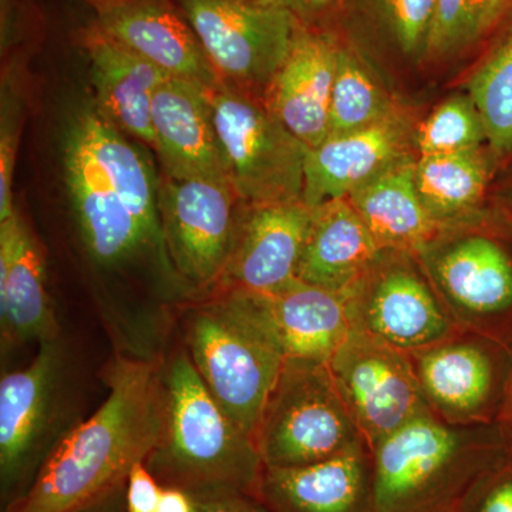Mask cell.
Wrapping results in <instances>:
<instances>
[{"mask_svg": "<svg viewBox=\"0 0 512 512\" xmlns=\"http://www.w3.org/2000/svg\"><path fill=\"white\" fill-rule=\"evenodd\" d=\"M106 400L43 457L3 512H80L127 484L164 429V380L151 360L117 357Z\"/></svg>", "mask_w": 512, "mask_h": 512, "instance_id": "obj_1", "label": "cell"}, {"mask_svg": "<svg viewBox=\"0 0 512 512\" xmlns=\"http://www.w3.org/2000/svg\"><path fill=\"white\" fill-rule=\"evenodd\" d=\"M164 380V429L146 460L163 487L194 495L258 497L264 463L255 440L222 410L190 357H175Z\"/></svg>", "mask_w": 512, "mask_h": 512, "instance_id": "obj_2", "label": "cell"}, {"mask_svg": "<svg viewBox=\"0 0 512 512\" xmlns=\"http://www.w3.org/2000/svg\"><path fill=\"white\" fill-rule=\"evenodd\" d=\"M507 444L500 424L458 427L420 414L370 451L376 512H458Z\"/></svg>", "mask_w": 512, "mask_h": 512, "instance_id": "obj_3", "label": "cell"}, {"mask_svg": "<svg viewBox=\"0 0 512 512\" xmlns=\"http://www.w3.org/2000/svg\"><path fill=\"white\" fill-rule=\"evenodd\" d=\"M190 359L231 420L255 440L286 355L268 296L220 289L188 320Z\"/></svg>", "mask_w": 512, "mask_h": 512, "instance_id": "obj_4", "label": "cell"}, {"mask_svg": "<svg viewBox=\"0 0 512 512\" xmlns=\"http://www.w3.org/2000/svg\"><path fill=\"white\" fill-rule=\"evenodd\" d=\"M255 444L264 467L309 466L365 444L328 363L286 359L265 404Z\"/></svg>", "mask_w": 512, "mask_h": 512, "instance_id": "obj_5", "label": "cell"}, {"mask_svg": "<svg viewBox=\"0 0 512 512\" xmlns=\"http://www.w3.org/2000/svg\"><path fill=\"white\" fill-rule=\"evenodd\" d=\"M205 90L225 175L239 204L302 201L309 147L254 94L225 83Z\"/></svg>", "mask_w": 512, "mask_h": 512, "instance_id": "obj_6", "label": "cell"}, {"mask_svg": "<svg viewBox=\"0 0 512 512\" xmlns=\"http://www.w3.org/2000/svg\"><path fill=\"white\" fill-rule=\"evenodd\" d=\"M410 356L437 419L458 427L498 424L512 366L510 342L460 329Z\"/></svg>", "mask_w": 512, "mask_h": 512, "instance_id": "obj_7", "label": "cell"}, {"mask_svg": "<svg viewBox=\"0 0 512 512\" xmlns=\"http://www.w3.org/2000/svg\"><path fill=\"white\" fill-rule=\"evenodd\" d=\"M181 9L221 82L254 96L264 97L301 28L281 6L181 0Z\"/></svg>", "mask_w": 512, "mask_h": 512, "instance_id": "obj_8", "label": "cell"}, {"mask_svg": "<svg viewBox=\"0 0 512 512\" xmlns=\"http://www.w3.org/2000/svg\"><path fill=\"white\" fill-rule=\"evenodd\" d=\"M350 325L406 353L454 335V322L419 259L383 251L379 261L348 291Z\"/></svg>", "mask_w": 512, "mask_h": 512, "instance_id": "obj_9", "label": "cell"}, {"mask_svg": "<svg viewBox=\"0 0 512 512\" xmlns=\"http://www.w3.org/2000/svg\"><path fill=\"white\" fill-rule=\"evenodd\" d=\"M416 256L461 329L508 342L500 329L512 315V258L497 239L476 228L457 229Z\"/></svg>", "mask_w": 512, "mask_h": 512, "instance_id": "obj_10", "label": "cell"}, {"mask_svg": "<svg viewBox=\"0 0 512 512\" xmlns=\"http://www.w3.org/2000/svg\"><path fill=\"white\" fill-rule=\"evenodd\" d=\"M369 451L420 414L430 412L410 353L352 329L328 363Z\"/></svg>", "mask_w": 512, "mask_h": 512, "instance_id": "obj_11", "label": "cell"}, {"mask_svg": "<svg viewBox=\"0 0 512 512\" xmlns=\"http://www.w3.org/2000/svg\"><path fill=\"white\" fill-rule=\"evenodd\" d=\"M239 200L228 181L168 177L158 185L165 252L195 288L220 282L237 232Z\"/></svg>", "mask_w": 512, "mask_h": 512, "instance_id": "obj_12", "label": "cell"}, {"mask_svg": "<svg viewBox=\"0 0 512 512\" xmlns=\"http://www.w3.org/2000/svg\"><path fill=\"white\" fill-rule=\"evenodd\" d=\"M313 208L303 201L242 205L228 264L215 291L271 296L298 279Z\"/></svg>", "mask_w": 512, "mask_h": 512, "instance_id": "obj_13", "label": "cell"}, {"mask_svg": "<svg viewBox=\"0 0 512 512\" xmlns=\"http://www.w3.org/2000/svg\"><path fill=\"white\" fill-rule=\"evenodd\" d=\"M62 367L56 339L40 342L28 367L8 373L0 382V484L3 508L25 493L42 464L53 392Z\"/></svg>", "mask_w": 512, "mask_h": 512, "instance_id": "obj_14", "label": "cell"}, {"mask_svg": "<svg viewBox=\"0 0 512 512\" xmlns=\"http://www.w3.org/2000/svg\"><path fill=\"white\" fill-rule=\"evenodd\" d=\"M412 121L403 109L352 133L329 136L309 148L303 175L302 201L316 208L346 198L397 165L414 160Z\"/></svg>", "mask_w": 512, "mask_h": 512, "instance_id": "obj_15", "label": "cell"}, {"mask_svg": "<svg viewBox=\"0 0 512 512\" xmlns=\"http://www.w3.org/2000/svg\"><path fill=\"white\" fill-rule=\"evenodd\" d=\"M339 52L335 37L301 25L291 52L262 97L266 109L309 148L329 136Z\"/></svg>", "mask_w": 512, "mask_h": 512, "instance_id": "obj_16", "label": "cell"}, {"mask_svg": "<svg viewBox=\"0 0 512 512\" xmlns=\"http://www.w3.org/2000/svg\"><path fill=\"white\" fill-rule=\"evenodd\" d=\"M97 26L114 42L170 77L215 87L220 76L188 20L165 0H130L99 13Z\"/></svg>", "mask_w": 512, "mask_h": 512, "instance_id": "obj_17", "label": "cell"}, {"mask_svg": "<svg viewBox=\"0 0 512 512\" xmlns=\"http://www.w3.org/2000/svg\"><path fill=\"white\" fill-rule=\"evenodd\" d=\"M258 497L271 512H376L369 448L309 466L264 467Z\"/></svg>", "mask_w": 512, "mask_h": 512, "instance_id": "obj_18", "label": "cell"}, {"mask_svg": "<svg viewBox=\"0 0 512 512\" xmlns=\"http://www.w3.org/2000/svg\"><path fill=\"white\" fill-rule=\"evenodd\" d=\"M151 126L168 177L228 181L204 86L177 77L164 80L154 94Z\"/></svg>", "mask_w": 512, "mask_h": 512, "instance_id": "obj_19", "label": "cell"}, {"mask_svg": "<svg viewBox=\"0 0 512 512\" xmlns=\"http://www.w3.org/2000/svg\"><path fill=\"white\" fill-rule=\"evenodd\" d=\"M64 175L87 251L97 264L119 266L153 248L120 195L97 174L82 148L64 137Z\"/></svg>", "mask_w": 512, "mask_h": 512, "instance_id": "obj_20", "label": "cell"}, {"mask_svg": "<svg viewBox=\"0 0 512 512\" xmlns=\"http://www.w3.org/2000/svg\"><path fill=\"white\" fill-rule=\"evenodd\" d=\"M66 136L79 144L94 170L133 212L153 248L164 254L158 185L143 154L128 143L119 128L110 123L96 106L84 107L74 114Z\"/></svg>", "mask_w": 512, "mask_h": 512, "instance_id": "obj_21", "label": "cell"}, {"mask_svg": "<svg viewBox=\"0 0 512 512\" xmlns=\"http://www.w3.org/2000/svg\"><path fill=\"white\" fill-rule=\"evenodd\" d=\"M82 45L90 60L97 109L121 133L154 148L151 107L158 87L170 76L97 25L84 30Z\"/></svg>", "mask_w": 512, "mask_h": 512, "instance_id": "obj_22", "label": "cell"}, {"mask_svg": "<svg viewBox=\"0 0 512 512\" xmlns=\"http://www.w3.org/2000/svg\"><path fill=\"white\" fill-rule=\"evenodd\" d=\"M382 254L348 198H339L313 208L298 279L329 291L348 292Z\"/></svg>", "mask_w": 512, "mask_h": 512, "instance_id": "obj_23", "label": "cell"}, {"mask_svg": "<svg viewBox=\"0 0 512 512\" xmlns=\"http://www.w3.org/2000/svg\"><path fill=\"white\" fill-rule=\"evenodd\" d=\"M0 315L3 333L12 338L56 339L45 258L18 212L0 222Z\"/></svg>", "mask_w": 512, "mask_h": 512, "instance_id": "obj_24", "label": "cell"}, {"mask_svg": "<svg viewBox=\"0 0 512 512\" xmlns=\"http://www.w3.org/2000/svg\"><path fill=\"white\" fill-rule=\"evenodd\" d=\"M414 167L416 158L386 171L346 197L382 251L417 255L450 232L421 201Z\"/></svg>", "mask_w": 512, "mask_h": 512, "instance_id": "obj_25", "label": "cell"}, {"mask_svg": "<svg viewBox=\"0 0 512 512\" xmlns=\"http://www.w3.org/2000/svg\"><path fill=\"white\" fill-rule=\"evenodd\" d=\"M268 299L286 359L329 363L352 330L348 292L296 279Z\"/></svg>", "mask_w": 512, "mask_h": 512, "instance_id": "obj_26", "label": "cell"}, {"mask_svg": "<svg viewBox=\"0 0 512 512\" xmlns=\"http://www.w3.org/2000/svg\"><path fill=\"white\" fill-rule=\"evenodd\" d=\"M495 164L488 147L417 157L414 178L421 201L450 231L476 228Z\"/></svg>", "mask_w": 512, "mask_h": 512, "instance_id": "obj_27", "label": "cell"}, {"mask_svg": "<svg viewBox=\"0 0 512 512\" xmlns=\"http://www.w3.org/2000/svg\"><path fill=\"white\" fill-rule=\"evenodd\" d=\"M400 109L355 50L340 45L330 99L329 136L373 126Z\"/></svg>", "mask_w": 512, "mask_h": 512, "instance_id": "obj_28", "label": "cell"}, {"mask_svg": "<svg viewBox=\"0 0 512 512\" xmlns=\"http://www.w3.org/2000/svg\"><path fill=\"white\" fill-rule=\"evenodd\" d=\"M495 161L512 153V36L491 53L467 84Z\"/></svg>", "mask_w": 512, "mask_h": 512, "instance_id": "obj_29", "label": "cell"}, {"mask_svg": "<svg viewBox=\"0 0 512 512\" xmlns=\"http://www.w3.org/2000/svg\"><path fill=\"white\" fill-rule=\"evenodd\" d=\"M417 157L463 153L487 147L480 113L470 96H453L431 111L414 131Z\"/></svg>", "mask_w": 512, "mask_h": 512, "instance_id": "obj_30", "label": "cell"}, {"mask_svg": "<svg viewBox=\"0 0 512 512\" xmlns=\"http://www.w3.org/2000/svg\"><path fill=\"white\" fill-rule=\"evenodd\" d=\"M485 0H437L427 57L453 55L481 37Z\"/></svg>", "mask_w": 512, "mask_h": 512, "instance_id": "obj_31", "label": "cell"}, {"mask_svg": "<svg viewBox=\"0 0 512 512\" xmlns=\"http://www.w3.org/2000/svg\"><path fill=\"white\" fill-rule=\"evenodd\" d=\"M377 18L407 56L424 55L437 0H372Z\"/></svg>", "mask_w": 512, "mask_h": 512, "instance_id": "obj_32", "label": "cell"}, {"mask_svg": "<svg viewBox=\"0 0 512 512\" xmlns=\"http://www.w3.org/2000/svg\"><path fill=\"white\" fill-rule=\"evenodd\" d=\"M458 512H512V441L500 460L478 478Z\"/></svg>", "mask_w": 512, "mask_h": 512, "instance_id": "obj_33", "label": "cell"}, {"mask_svg": "<svg viewBox=\"0 0 512 512\" xmlns=\"http://www.w3.org/2000/svg\"><path fill=\"white\" fill-rule=\"evenodd\" d=\"M18 154V130L10 120L2 121L0 136V222L10 220L16 214L13 207L12 181Z\"/></svg>", "mask_w": 512, "mask_h": 512, "instance_id": "obj_34", "label": "cell"}, {"mask_svg": "<svg viewBox=\"0 0 512 512\" xmlns=\"http://www.w3.org/2000/svg\"><path fill=\"white\" fill-rule=\"evenodd\" d=\"M163 488L146 463L136 464L126 485L127 512H157Z\"/></svg>", "mask_w": 512, "mask_h": 512, "instance_id": "obj_35", "label": "cell"}, {"mask_svg": "<svg viewBox=\"0 0 512 512\" xmlns=\"http://www.w3.org/2000/svg\"><path fill=\"white\" fill-rule=\"evenodd\" d=\"M192 500L195 512H271L259 497L244 493L194 495Z\"/></svg>", "mask_w": 512, "mask_h": 512, "instance_id": "obj_36", "label": "cell"}, {"mask_svg": "<svg viewBox=\"0 0 512 512\" xmlns=\"http://www.w3.org/2000/svg\"><path fill=\"white\" fill-rule=\"evenodd\" d=\"M339 0H276V5L291 12L301 25L312 28L338 6Z\"/></svg>", "mask_w": 512, "mask_h": 512, "instance_id": "obj_37", "label": "cell"}, {"mask_svg": "<svg viewBox=\"0 0 512 512\" xmlns=\"http://www.w3.org/2000/svg\"><path fill=\"white\" fill-rule=\"evenodd\" d=\"M157 512H195L194 500L180 488L164 487Z\"/></svg>", "mask_w": 512, "mask_h": 512, "instance_id": "obj_38", "label": "cell"}, {"mask_svg": "<svg viewBox=\"0 0 512 512\" xmlns=\"http://www.w3.org/2000/svg\"><path fill=\"white\" fill-rule=\"evenodd\" d=\"M512 15V0H485L481 36Z\"/></svg>", "mask_w": 512, "mask_h": 512, "instance_id": "obj_39", "label": "cell"}, {"mask_svg": "<svg viewBox=\"0 0 512 512\" xmlns=\"http://www.w3.org/2000/svg\"><path fill=\"white\" fill-rule=\"evenodd\" d=\"M126 485L120 488V490H117L116 493L99 501V503L80 512H127Z\"/></svg>", "mask_w": 512, "mask_h": 512, "instance_id": "obj_40", "label": "cell"}, {"mask_svg": "<svg viewBox=\"0 0 512 512\" xmlns=\"http://www.w3.org/2000/svg\"><path fill=\"white\" fill-rule=\"evenodd\" d=\"M512 348V343H511ZM501 429L508 441H512V366L510 379H508L507 392H505L504 406L501 410L500 420H498Z\"/></svg>", "mask_w": 512, "mask_h": 512, "instance_id": "obj_41", "label": "cell"}, {"mask_svg": "<svg viewBox=\"0 0 512 512\" xmlns=\"http://www.w3.org/2000/svg\"><path fill=\"white\" fill-rule=\"evenodd\" d=\"M495 198H497L501 211L512 212V177L498 188Z\"/></svg>", "mask_w": 512, "mask_h": 512, "instance_id": "obj_42", "label": "cell"}, {"mask_svg": "<svg viewBox=\"0 0 512 512\" xmlns=\"http://www.w3.org/2000/svg\"><path fill=\"white\" fill-rule=\"evenodd\" d=\"M86 2H89L97 9V12L101 13L104 10L114 8V6H119L121 3L130 2V0H86Z\"/></svg>", "mask_w": 512, "mask_h": 512, "instance_id": "obj_43", "label": "cell"}, {"mask_svg": "<svg viewBox=\"0 0 512 512\" xmlns=\"http://www.w3.org/2000/svg\"><path fill=\"white\" fill-rule=\"evenodd\" d=\"M237 2L249 3V5L278 6L276 0H237Z\"/></svg>", "mask_w": 512, "mask_h": 512, "instance_id": "obj_44", "label": "cell"}, {"mask_svg": "<svg viewBox=\"0 0 512 512\" xmlns=\"http://www.w3.org/2000/svg\"><path fill=\"white\" fill-rule=\"evenodd\" d=\"M500 215H501V218H503L505 227L512 229V212L501 211Z\"/></svg>", "mask_w": 512, "mask_h": 512, "instance_id": "obj_45", "label": "cell"}]
</instances>
